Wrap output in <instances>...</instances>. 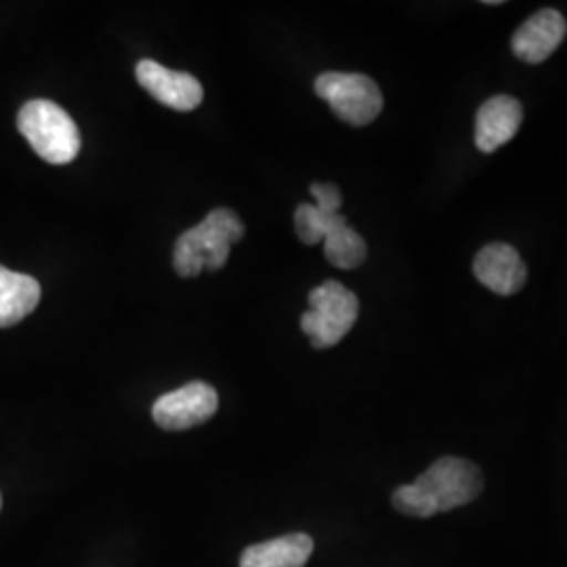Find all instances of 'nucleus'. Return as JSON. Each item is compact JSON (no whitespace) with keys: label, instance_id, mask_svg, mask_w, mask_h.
Returning a JSON list of instances; mask_svg holds the SVG:
<instances>
[{"label":"nucleus","instance_id":"1","mask_svg":"<svg viewBox=\"0 0 567 567\" xmlns=\"http://www.w3.org/2000/svg\"><path fill=\"white\" fill-rule=\"evenodd\" d=\"M484 489L482 471L465 458L446 456L435 461L408 486L393 492V507L410 517H433L437 513L468 505Z\"/></svg>","mask_w":567,"mask_h":567},{"label":"nucleus","instance_id":"2","mask_svg":"<svg viewBox=\"0 0 567 567\" xmlns=\"http://www.w3.org/2000/svg\"><path fill=\"white\" fill-rule=\"evenodd\" d=\"M244 238V224L229 208H217L203 224L183 231L175 244V269L183 278H196L203 269H221L231 244Z\"/></svg>","mask_w":567,"mask_h":567},{"label":"nucleus","instance_id":"3","mask_svg":"<svg viewBox=\"0 0 567 567\" xmlns=\"http://www.w3.org/2000/svg\"><path fill=\"white\" fill-rule=\"evenodd\" d=\"M20 133L44 163H72L81 152V133L72 116L49 100L25 103L18 116Z\"/></svg>","mask_w":567,"mask_h":567},{"label":"nucleus","instance_id":"4","mask_svg":"<svg viewBox=\"0 0 567 567\" xmlns=\"http://www.w3.org/2000/svg\"><path fill=\"white\" fill-rule=\"evenodd\" d=\"M311 311L303 313L301 328L316 349L341 343L360 313L358 297L343 284L328 280L311 290Z\"/></svg>","mask_w":567,"mask_h":567},{"label":"nucleus","instance_id":"5","mask_svg":"<svg viewBox=\"0 0 567 567\" xmlns=\"http://www.w3.org/2000/svg\"><path fill=\"white\" fill-rule=\"evenodd\" d=\"M316 93L341 121L353 126L370 124L383 110L379 84L364 74L324 72L316 81Z\"/></svg>","mask_w":567,"mask_h":567},{"label":"nucleus","instance_id":"6","mask_svg":"<svg viewBox=\"0 0 567 567\" xmlns=\"http://www.w3.org/2000/svg\"><path fill=\"white\" fill-rule=\"evenodd\" d=\"M217 408V391L208 383L194 381L158 398L152 408V416L156 425L163 426L166 431H185L213 419Z\"/></svg>","mask_w":567,"mask_h":567},{"label":"nucleus","instance_id":"7","mask_svg":"<svg viewBox=\"0 0 567 567\" xmlns=\"http://www.w3.org/2000/svg\"><path fill=\"white\" fill-rule=\"evenodd\" d=\"M135 74L143 89L171 110L189 112L203 103V84L192 74L168 70L154 60L140 61Z\"/></svg>","mask_w":567,"mask_h":567},{"label":"nucleus","instance_id":"8","mask_svg":"<svg viewBox=\"0 0 567 567\" xmlns=\"http://www.w3.org/2000/svg\"><path fill=\"white\" fill-rule=\"evenodd\" d=\"M473 274L487 290L501 297L517 295L527 280L526 264L522 261V255L511 244L505 243L484 246L473 261Z\"/></svg>","mask_w":567,"mask_h":567},{"label":"nucleus","instance_id":"9","mask_svg":"<svg viewBox=\"0 0 567 567\" xmlns=\"http://www.w3.org/2000/svg\"><path fill=\"white\" fill-rule=\"evenodd\" d=\"M566 34V18L555 9H540L517 28L511 47L519 60L543 63L557 51Z\"/></svg>","mask_w":567,"mask_h":567},{"label":"nucleus","instance_id":"10","mask_svg":"<svg viewBox=\"0 0 567 567\" xmlns=\"http://www.w3.org/2000/svg\"><path fill=\"white\" fill-rule=\"evenodd\" d=\"M524 122V107L515 97L496 95L487 100L475 121V145L480 152L492 154L511 142Z\"/></svg>","mask_w":567,"mask_h":567},{"label":"nucleus","instance_id":"11","mask_svg":"<svg viewBox=\"0 0 567 567\" xmlns=\"http://www.w3.org/2000/svg\"><path fill=\"white\" fill-rule=\"evenodd\" d=\"M311 553L313 540L307 534H288L246 548L240 567H303Z\"/></svg>","mask_w":567,"mask_h":567},{"label":"nucleus","instance_id":"12","mask_svg":"<svg viewBox=\"0 0 567 567\" xmlns=\"http://www.w3.org/2000/svg\"><path fill=\"white\" fill-rule=\"evenodd\" d=\"M41 303V284L0 265V328L18 324Z\"/></svg>","mask_w":567,"mask_h":567},{"label":"nucleus","instance_id":"13","mask_svg":"<svg viewBox=\"0 0 567 567\" xmlns=\"http://www.w3.org/2000/svg\"><path fill=\"white\" fill-rule=\"evenodd\" d=\"M365 248L364 238L355 234L343 215H337V219L328 227L324 238V255L330 265L339 269H355L364 264Z\"/></svg>","mask_w":567,"mask_h":567},{"label":"nucleus","instance_id":"14","mask_svg":"<svg viewBox=\"0 0 567 567\" xmlns=\"http://www.w3.org/2000/svg\"><path fill=\"white\" fill-rule=\"evenodd\" d=\"M337 215H341V213H337ZM337 215H330V213L320 210L316 204H301V206L295 210V229H297V236H299L301 243L307 244V246L324 243L328 227L337 219Z\"/></svg>","mask_w":567,"mask_h":567},{"label":"nucleus","instance_id":"15","mask_svg":"<svg viewBox=\"0 0 567 567\" xmlns=\"http://www.w3.org/2000/svg\"><path fill=\"white\" fill-rule=\"evenodd\" d=\"M311 194L316 198V206L324 213L337 215L341 210L343 204V196L341 189L334 183H313L311 185Z\"/></svg>","mask_w":567,"mask_h":567},{"label":"nucleus","instance_id":"16","mask_svg":"<svg viewBox=\"0 0 567 567\" xmlns=\"http://www.w3.org/2000/svg\"><path fill=\"white\" fill-rule=\"evenodd\" d=\"M0 507H2V496H0Z\"/></svg>","mask_w":567,"mask_h":567}]
</instances>
